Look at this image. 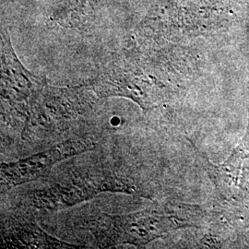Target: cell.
I'll return each instance as SVG.
<instances>
[{"label":"cell","instance_id":"5b68a950","mask_svg":"<svg viewBox=\"0 0 249 249\" xmlns=\"http://www.w3.org/2000/svg\"><path fill=\"white\" fill-rule=\"evenodd\" d=\"M90 141L69 140L49 150L13 162L1 163V193L45 176L53 165L69 157L94 149Z\"/></svg>","mask_w":249,"mask_h":249},{"label":"cell","instance_id":"7a4b0ae2","mask_svg":"<svg viewBox=\"0 0 249 249\" xmlns=\"http://www.w3.org/2000/svg\"><path fill=\"white\" fill-rule=\"evenodd\" d=\"M2 116L13 124H26L33 103L45 84L18 61L7 37L2 38Z\"/></svg>","mask_w":249,"mask_h":249},{"label":"cell","instance_id":"3957f363","mask_svg":"<svg viewBox=\"0 0 249 249\" xmlns=\"http://www.w3.org/2000/svg\"><path fill=\"white\" fill-rule=\"evenodd\" d=\"M102 192L136 193L135 187L116 176L104 174H78L66 178L50 187L36 191L35 204L38 208L59 209L89 200Z\"/></svg>","mask_w":249,"mask_h":249},{"label":"cell","instance_id":"6da1fadb","mask_svg":"<svg viewBox=\"0 0 249 249\" xmlns=\"http://www.w3.org/2000/svg\"><path fill=\"white\" fill-rule=\"evenodd\" d=\"M93 232L103 237V244L146 246L164 233L189 225L178 214L155 209L132 213L102 214L94 222Z\"/></svg>","mask_w":249,"mask_h":249},{"label":"cell","instance_id":"52a82bcc","mask_svg":"<svg viewBox=\"0 0 249 249\" xmlns=\"http://www.w3.org/2000/svg\"><path fill=\"white\" fill-rule=\"evenodd\" d=\"M206 160L207 173L210 176L218 192L224 198L232 196L234 189L238 187L243 160L246 154L240 148L235 149L229 158L221 164H214L206 156L200 154Z\"/></svg>","mask_w":249,"mask_h":249},{"label":"cell","instance_id":"277c9868","mask_svg":"<svg viewBox=\"0 0 249 249\" xmlns=\"http://www.w3.org/2000/svg\"><path fill=\"white\" fill-rule=\"evenodd\" d=\"M91 101L80 89H58L45 86L33 103L22 135L29 136L37 128L51 129L78 117Z\"/></svg>","mask_w":249,"mask_h":249},{"label":"cell","instance_id":"8992f818","mask_svg":"<svg viewBox=\"0 0 249 249\" xmlns=\"http://www.w3.org/2000/svg\"><path fill=\"white\" fill-rule=\"evenodd\" d=\"M2 247L13 249H77L43 231L31 221L9 220L2 226Z\"/></svg>","mask_w":249,"mask_h":249}]
</instances>
